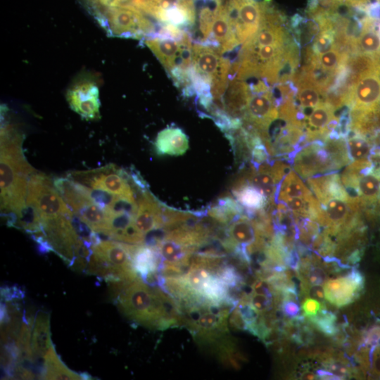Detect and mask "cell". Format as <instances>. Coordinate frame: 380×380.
I'll use <instances>...</instances> for the list:
<instances>
[{
    "instance_id": "6da1fadb",
    "label": "cell",
    "mask_w": 380,
    "mask_h": 380,
    "mask_svg": "<svg viewBox=\"0 0 380 380\" xmlns=\"http://www.w3.org/2000/svg\"><path fill=\"white\" fill-rule=\"evenodd\" d=\"M24 136L11 125L1 128V211L9 226L17 221L26 206L28 180L36 171L22 148Z\"/></svg>"
},
{
    "instance_id": "7a4b0ae2",
    "label": "cell",
    "mask_w": 380,
    "mask_h": 380,
    "mask_svg": "<svg viewBox=\"0 0 380 380\" xmlns=\"http://www.w3.org/2000/svg\"><path fill=\"white\" fill-rule=\"evenodd\" d=\"M86 271L108 283H130L137 278L127 243L118 241L101 240L94 248Z\"/></svg>"
},
{
    "instance_id": "3957f363",
    "label": "cell",
    "mask_w": 380,
    "mask_h": 380,
    "mask_svg": "<svg viewBox=\"0 0 380 380\" xmlns=\"http://www.w3.org/2000/svg\"><path fill=\"white\" fill-rule=\"evenodd\" d=\"M53 184L71 211L94 232L106 236L108 218L80 184L67 177L53 179Z\"/></svg>"
},
{
    "instance_id": "277c9868",
    "label": "cell",
    "mask_w": 380,
    "mask_h": 380,
    "mask_svg": "<svg viewBox=\"0 0 380 380\" xmlns=\"http://www.w3.org/2000/svg\"><path fill=\"white\" fill-rule=\"evenodd\" d=\"M67 177L94 189L137 199L139 193L132 185L129 171L113 164L93 170L70 172Z\"/></svg>"
},
{
    "instance_id": "5b68a950",
    "label": "cell",
    "mask_w": 380,
    "mask_h": 380,
    "mask_svg": "<svg viewBox=\"0 0 380 380\" xmlns=\"http://www.w3.org/2000/svg\"><path fill=\"white\" fill-rule=\"evenodd\" d=\"M192 66L211 84L213 99H222L229 82L231 61L210 47L192 45Z\"/></svg>"
},
{
    "instance_id": "8992f818",
    "label": "cell",
    "mask_w": 380,
    "mask_h": 380,
    "mask_svg": "<svg viewBox=\"0 0 380 380\" xmlns=\"http://www.w3.org/2000/svg\"><path fill=\"white\" fill-rule=\"evenodd\" d=\"M192 42L189 34L180 41L159 37L145 40L167 73L175 68L189 71L192 66Z\"/></svg>"
},
{
    "instance_id": "52a82bcc",
    "label": "cell",
    "mask_w": 380,
    "mask_h": 380,
    "mask_svg": "<svg viewBox=\"0 0 380 380\" xmlns=\"http://www.w3.org/2000/svg\"><path fill=\"white\" fill-rule=\"evenodd\" d=\"M294 170L303 179L336 170L329 159L324 142L316 140L298 149L293 157Z\"/></svg>"
},
{
    "instance_id": "ba28073f",
    "label": "cell",
    "mask_w": 380,
    "mask_h": 380,
    "mask_svg": "<svg viewBox=\"0 0 380 380\" xmlns=\"http://www.w3.org/2000/svg\"><path fill=\"white\" fill-rule=\"evenodd\" d=\"M67 101L70 108L86 120L97 119L100 116L99 87L95 82L82 78L68 90Z\"/></svg>"
},
{
    "instance_id": "9c48e42d",
    "label": "cell",
    "mask_w": 380,
    "mask_h": 380,
    "mask_svg": "<svg viewBox=\"0 0 380 380\" xmlns=\"http://www.w3.org/2000/svg\"><path fill=\"white\" fill-rule=\"evenodd\" d=\"M323 286L326 300L341 308L360 296L364 288V277L358 270L353 267L346 276L327 279Z\"/></svg>"
},
{
    "instance_id": "30bf717a",
    "label": "cell",
    "mask_w": 380,
    "mask_h": 380,
    "mask_svg": "<svg viewBox=\"0 0 380 380\" xmlns=\"http://www.w3.org/2000/svg\"><path fill=\"white\" fill-rule=\"evenodd\" d=\"M138 208L134 215L136 227L144 235L163 228V203L158 201L148 189L141 191L137 196Z\"/></svg>"
},
{
    "instance_id": "8fae6325",
    "label": "cell",
    "mask_w": 380,
    "mask_h": 380,
    "mask_svg": "<svg viewBox=\"0 0 380 380\" xmlns=\"http://www.w3.org/2000/svg\"><path fill=\"white\" fill-rule=\"evenodd\" d=\"M31 346L37 376L42 377L44 360L54 347L51 339L50 317L46 312H39L35 317Z\"/></svg>"
},
{
    "instance_id": "7c38bea8",
    "label": "cell",
    "mask_w": 380,
    "mask_h": 380,
    "mask_svg": "<svg viewBox=\"0 0 380 380\" xmlns=\"http://www.w3.org/2000/svg\"><path fill=\"white\" fill-rule=\"evenodd\" d=\"M154 145L158 155L182 156L189 148V138L181 128L171 125L158 132Z\"/></svg>"
},
{
    "instance_id": "4fadbf2b",
    "label": "cell",
    "mask_w": 380,
    "mask_h": 380,
    "mask_svg": "<svg viewBox=\"0 0 380 380\" xmlns=\"http://www.w3.org/2000/svg\"><path fill=\"white\" fill-rule=\"evenodd\" d=\"M250 94L244 80L234 78L229 81L222 98L225 112L232 118L242 119Z\"/></svg>"
},
{
    "instance_id": "5bb4252c",
    "label": "cell",
    "mask_w": 380,
    "mask_h": 380,
    "mask_svg": "<svg viewBox=\"0 0 380 380\" xmlns=\"http://www.w3.org/2000/svg\"><path fill=\"white\" fill-rule=\"evenodd\" d=\"M227 234L236 246L241 247L246 246L262 236L255 222L246 215H241L232 222L227 229Z\"/></svg>"
},
{
    "instance_id": "9a60e30c",
    "label": "cell",
    "mask_w": 380,
    "mask_h": 380,
    "mask_svg": "<svg viewBox=\"0 0 380 380\" xmlns=\"http://www.w3.org/2000/svg\"><path fill=\"white\" fill-rule=\"evenodd\" d=\"M205 215L220 224H229L235 219L243 215V206L230 196H223L215 203L207 207Z\"/></svg>"
},
{
    "instance_id": "2e32d148",
    "label": "cell",
    "mask_w": 380,
    "mask_h": 380,
    "mask_svg": "<svg viewBox=\"0 0 380 380\" xmlns=\"http://www.w3.org/2000/svg\"><path fill=\"white\" fill-rule=\"evenodd\" d=\"M362 23V32L353 44L350 55L360 53L380 57V35L375 30L378 20L367 16Z\"/></svg>"
},
{
    "instance_id": "e0dca14e",
    "label": "cell",
    "mask_w": 380,
    "mask_h": 380,
    "mask_svg": "<svg viewBox=\"0 0 380 380\" xmlns=\"http://www.w3.org/2000/svg\"><path fill=\"white\" fill-rule=\"evenodd\" d=\"M291 27L293 38L300 48L310 44L321 32L317 20L305 18L299 13L291 17Z\"/></svg>"
},
{
    "instance_id": "ac0fdd59",
    "label": "cell",
    "mask_w": 380,
    "mask_h": 380,
    "mask_svg": "<svg viewBox=\"0 0 380 380\" xmlns=\"http://www.w3.org/2000/svg\"><path fill=\"white\" fill-rule=\"evenodd\" d=\"M86 377L68 369L61 360L54 347L44 360L42 379H84Z\"/></svg>"
},
{
    "instance_id": "d6986e66",
    "label": "cell",
    "mask_w": 380,
    "mask_h": 380,
    "mask_svg": "<svg viewBox=\"0 0 380 380\" xmlns=\"http://www.w3.org/2000/svg\"><path fill=\"white\" fill-rule=\"evenodd\" d=\"M311 191L293 170H290L277 186L275 198L279 202L293 197H308Z\"/></svg>"
},
{
    "instance_id": "ffe728a7",
    "label": "cell",
    "mask_w": 380,
    "mask_h": 380,
    "mask_svg": "<svg viewBox=\"0 0 380 380\" xmlns=\"http://www.w3.org/2000/svg\"><path fill=\"white\" fill-rule=\"evenodd\" d=\"M232 193L246 210H257L265 208L267 205V198L263 194L251 184H246L232 189Z\"/></svg>"
},
{
    "instance_id": "44dd1931",
    "label": "cell",
    "mask_w": 380,
    "mask_h": 380,
    "mask_svg": "<svg viewBox=\"0 0 380 380\" xmlns=\"http://www.w3.org/2000/svg\"><path fill=\"white\" fill-rule=\"evenodd\" d=\"M324 148L336 167V170L350 163L346 139L344 137H327L324 142Z\"/></svg>"
},
{
    "instance_id": "7402d4cb",
    "label": "cell",
    "mask_w": 380,
    "mask_h": 380,
    "mask_svg": "<svg viewBox=\"0 0 380 380\" xmlns=\"http://www.w3.org/2000/svg\"><path fill=\"white\" fill-rule=\"evenodd\" d=\"M334 110L327 102H320L305 119L308 126V131L314 132L327 129L328 124L336 118Z\"/></svg>"
},
{
    "instance_id": "603a6c76",
    "label": "cell",
    "mask_w": 380,
    "mask_h": 380,
    "mask_svg": "<svg viewBox=\"0 0 380 380\" xmlns=\"http://www.w3.org/2000/svg\"><path fill=\"white\" fill-rule=\"evenodd\" d=\"M349 56V53L342 52L334 46L332 49L324 53L319 55L313 53L310 61L325 70L337 72L340 68L346 65Z\"/></svg>"
},
{
    "instance_id": "cb8c5ba5",
    "label": "cell",
    "mask_w": 380,
    "mask_h": 380,
    "mask_svg": "<svg viewBox=\"0 0 380 380\" xmlns=\"http://www.w3.org/2000/svg\"><path fill=\"white\" fill-rule=\"evenodd\" d=\"M350 131L353 134H348L346 143L351 160L355 161L368 159L373 147L371 142L365 137Z\"/></svg>"
},
{
    "instance_id": "d4e9b609",
    "label": "cell",
    "mask_w": 380,
    "mask_h": 380,
    "mask_svg": "<svg viewBox=\"0 0 380 380\" xmlns=\"http://www.w3.org/2000/svg\"><path fill=\"white\" fill-rule=\"evenodd\" d=\"M315 328L327 336H333L339 328L336 324V315L325 308L312 317H307Z\"/></svg>"
},
{
    "instance_id": "484cf974",
    "label": "cell",
    "mask_w": 380,
    "mask_h": 380,
    "mask_svg": "<svg viewBox=\"0 0 380 380\" xmlns=\"http://www.w3.org/2000/svg\"><path fill=\"white\" fill-rule=\"evenodd\" d=\"M319 91L313 85H303L298 87L296 94L300 110L313 109L321 101Z\"/></svg>"
},
{
    "instance_id": "4316f807",
    "label": "cell",
    "mask_w": 380,
    "mask_h": 380,
    "mask_svg": "<svg viewBox=\"0 0 380 380\" xmlns=\"http://www.w3.org/2000/svg\"><path fill=\"white\" fill-rule=\"evenodd\" d=\"M336 32L334 30L321 31L315 39L312 52L315 55L324 53L334 48Z\"/></svg>"
},
{
    "instance_id": "83f0119b",
    "label": "cell",
    "mask_w": 380,
    "mask_h": 380,
    "mask_svg": "<svg viewBox=\"0 0 380 380\" xmlns=\"http://www.w3.org/2000/svg\"><path fill=\"white\" fill-rule=\"evenodd\" d=\"M322 364L324 369L338 377L339 379L350 377L353 373V368L350 364L333 357L322 362Z\"/></svg>"
},
{
    "instance_id": "f1b7e54d",
    "label": "cell",
    "mask_w": 380,
    "mask_h": 380,
    "mask_svg": "<svg viewBox=\"0 0 380 380\" xmlns=\"http://www.w3.org/2000/svg\"><path fill=\"white\" fill-rule=\"evenodd\" d=\"M249 302L259 314L273 308L272 297L265 294L253 292L250 296Z\"/></svg>"
},
{
    "instance_id": "f546056e",
    "label": "cell",
    "mask_w": 380,
    "mask_h": 380,
    "mask_svg": "<svg viewBox=\"0 0 380 380\" xmlns=\"http://www.w3.org/2000/svg\"><path fill=\"white\" fill-rule=\"evenodd\" d=\"M327 273L321 266H312L309 270L305 277L300 279V283L310 285L322 284L327 278Z\"/></svg>"
},
{
    "instance_id": "4dcf8cb0",
    "label": "cell",
    "mask_w": 380,
    "mask_h": 380,
    "mask_svg": "<svg viewBox=\"0 0 380 380\" xmlns=\"http://www.w3.org/2000/svg\"><path fill=\"white\" fill-rule=\"evenodd\" d=\"M269 153L263 143L255 146L251 151V162L253 166L257 168L260 165L267 162Z\"/></svg>"
},
{
    "instance_id": "1f68e13d",
    "label": "cell",
    "mask_w": 380,
    "mask_h": 380,
    "mask_svg": "<svg viewBox=\"0 0 380 380\" xmlns=\"http://www.w3.org/2000/svg\"><path fill=\"white\" fill-rule=\"evenodd\" d=\"M322 308V304L315 298L305 297L302 300L301 309L305 317L314 316Z\"/></svg>"
},
{
    "instance_id": "d6a6232c",
    "label": "cell",
    "mask_w": 380,
    "mask_h": 380,
    "mask_svg": "<svg viewBox=\"0 0 380 380\" xmlns=\"http://www.w3.org/2000/svg\"><path fill=\"white\" fill-rule=\"evenodd\" d=\"M281 310L283 315L287 318L291 319L300 315V310L298 305V302L296 301L284 300L282 303Z\"/></svg>"
},
{
    "instance_id": "836d02e7",
    "label": "cell",
    "mask_w": 380,
    "mask_h": 380,
    "mask_svg": "<svg viewBox=\"0 0 380 380\" xmlns=\"http://www.w3.org/2000/svg\"><path fill=\"white\" fill-rule=\"evenodd\" d=\"M229 323L232 326L236 329L241 330L247 329V324L245 322L243 316L241 315L240 311L236 307L232 312V315L229 318Z\"/></svg>"
},
{
    "instance_id": "e575fe53",
    "label": "cell",
    "mask_w": 380,
    "mask_h": 380,
    "mask_svg": "<svg viewBox=\"0 0 380 380\" xmlns=\"http://www.w3.org/2000/svg\"><path fill=\"white\" fill-rule=\"evenodd\" d=\"M317 375L310 371H305L301 374V379H316Z\"/></svg>"
},
{
    "instance_id": "d590c367",
    "label": "cell",
    "mask_w": 380,
    "mask_h": 380,
    "mask_svg": "<svg viewBox=\"0 0 380 380\" xmlns=\"http://www.w3.org/2000/svg\"><path fill=\"white\" fill-rule=\"evenodd\" d=\"M377 26H378V32L380 35V20H378Z\"/></svg>"
}]
</instances>
